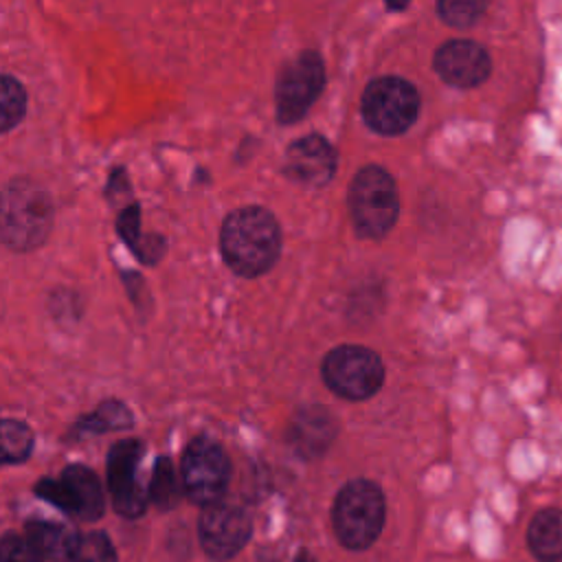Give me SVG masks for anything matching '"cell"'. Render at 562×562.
<instances>
[{
	"instance_id": "6da1fadb",
	"label": "cell",
	"mask_w": 562,
	"mask_h": 562,
	"mask_svg": "<svg viewBox=\"0 0 562 562\" xmlns=\"http://www.w3.org/2000/svg\"><path fill=\"white\" fill-rule=\"evenodd\" d=\"M224 263L239 277L268 272L281 255V226L263 206H241L226 215L220 231Z\"/></svg>"
},
{
	"instance_id": "ffe728a7",
	"label": "cell",
	"mask_w": 562,
	"mask_h": 562,
	"mask_svg": "<svg viewBox=\"0 0 562 562\" xmlns=\"http://www.w3.org/2000/svg\"><path fill=\"white\" fill-rule=\"evenodd\" d=\"M24 112H26V92L15 77L4 72L0 81V130L2 132L13 130L24 119Z\"/></svg>"
},
{
	"instance_id": "cb8c5ba5",
	"label": "cell",
	"mask_w": 562,
	"mask_h": 562,
	"mask_svg": "<svg viewBox=\"0 0 562 562\" xmlns=\"http://www.w3.org/2000/svg\"><path fill=\"white\" fill-rule=\"evenodd\" d=\"M116 231H119V237L130 248H134L138 244V239L143 237V233H140V206L138 204H130V206H123L119 211Z\"/></svg>"
},
{
	"instance_id": "ba28073f",
	"label": "cell",
	"mask_w": 562,
	"mask_h": 562,
	"mask_svg": "<svg viewBox=\"0 0 562 562\" xmlns=\"http://www.w3.org/2000/svg\"><path fill=\"white\" fill-rule=\"evenodd\" d=\"M180 474L184 494L193 503L209 507L220 503L226 492L231 461L217 441L209 437H195L184 448Z\"/></svg>"
},
{
	"instance_id": "52a82bcc",
	"label": "cell",
	"mask_w": 562,
	"mask_h": 562,
	"mask_svg": "<svg viewBox=\"0 0 562 562\" xmlns=\"http://www.w3.org/2000/svg\"><path fill=\"white\" fill-rule=\"evenodd\" d=\"M325 88V64L316 50L294 55L279 72L274 86V110L281 125L301 121Z\"/></svg>"
},
{
	"instance_id": "277c9868",
	"label": "cell",
	"mask_w": 562,
	"mask_h": 562,
	"mask_svg": "<svg viewBox=\"0 0 562 562\" xmlns=\"http://www.w3.org/2000/svg\"><path fill=\"white\" fill-rule=\"evenodd\" d=\"M331 522L338 540L353 551L367 549L384 525L382 490L367 479L349 481L336 496Z\"/></svg>"
},
{
	"instance_id": "7a4b0ae2",
	"label": "cell",
	"mask_w": 562,
	"mask_h": 562,
	"mask_svg": "<svg viewBox=\"0 0 562 562\" xmlns=\"http://www.w3.org/2000/svg\"><path fill=\"white\" fill-rule=\"evenodd\" d=\"M53 200L29 178H13L2 193V241L11 250H33L53 228Z\"/></svg>"
},
{
	"instance_id": "9a60e30c",
	"label": "cell",
	"mask_w": 562,
	"mask_h": 562,
	"mask_svg": "<svg viewBox=\"0 0 562 562\" xmlns=\"http://www.w3.org/2000/svg\"><path fill=\"white\" fill-rule=\"evenodd\" d=\"M24 536L42 558L55 562L70 560L79 540L68 527L48 520H29L24 527Z\"/></svg>"
},
{
	"instance_id": "5b68a950",
	"label": "cell",
	"mask_w": 562,
	"mask_h": 562,
	"mask_svg": "<svg viewBox=\"0 0 562 562\" xmlns=\"http://www.w3.org/2000/svg\"><path fill=\"white\" fill-rule=\"evenodd\" d=\"M419 105L417 88L395 75L371 79L360 101L364 123L380 136L404 134L417 121Z\"/></svg>"
},
{
	"instance_id": "3957f363",
	"label": "cell",
	"mask_w": 562,
	"mask_h": 562,
	"mask_svg": "<svg viewBox=\"0 0 562 562\" xmlns=\"http://www.w3.org/2000/svg\"><path fill=\"white\" fill-rule=\"evenodd\" d=\"M349 217L364 239H382L400 215V193L393 176L380 165L356 171L347 193Z\"/></svg>"
},
{
	"instance_id": "8fae6325",
	"label": "cell",
	"mask_w": 562,
	"mask_h": 562,
	"mask_svg": "<svg viewBox=\"0 0 562 562\" xmlns=\"http://www.w3.org/2000/svg\"><path fill=\"white\" fill-rule=\"evenodd\" d=\"M250 538L248 514L231 503H213L200 516V542L213 560L233 558Z\"/></svg>"
},
{
	"instance_id": "44dd1931",
	"label": "cell",
	"mask_w": 562,
	"mask_h": 562,
	"mask_svg": "<svg viewBox=\"0 0 562 562\" xmlns=\"http://www.w3.org/2000/svg\"><path fill=\"white\" fill-rule=\"evenodd\" d=\"M487 4L479 0H439L437 15L452 29H470L485 13Z\"/></svg>"
},
{
	"instance_id": "484cf974",
	"label": "cell",
	"mask_w": 562,
	"mask_h": 562,
	"mask_svg": "<svg viewBox=\"0 0 562 562\" xmlns=\"http://www.w3.org/2000/svg\"><path fill=\"white\" fill-rule=\"evenodd\" d=\"M294 562H316L307 551H299L296 553V558H294Z\"/></svg>"
},
{
	"instance_id": "7402d4cb",
	"label": "cell",
	"mask_w": 562,
	"mask_h": 562,
	"mask_svg": "<svg viewBox=\"0 0 562 562\" xmlns=\"http://www.w3.org/2000/svg\"><path fill=\"white\" fill-rule=\"evenodd\" d=\"M72 562H116L114 547L103 531H90L79 536L72 551Z\"/></svg>"
},
{
	"instance_id": "e0dca14e",
	"label": "cell",
	"mask_w": 562,
	"mask_h": 562,
	"mask_svg": "<svg viewBox=\"0 0 562 562\" xmlns=\"http://www.w3.org/2000/svg\"><path fill=\"white\" fill-rule=\"evenodd\" d=\"M130 426H132V411L127 408V404L119 400H108V402H101L94 413L81 417L75 424L72 435L77 437L81 432H110V430H121Z\"/></svg>"
},
{
	"instance_id": "d4e9b609",
	"label": "cell",
	"mask_w": 562,
	"mask_h": 562,
	"mask_svg": "<svg viewBox=\"0 0 562 562\" xmlns=\"http://www.w3.org/2000/svg\"><path fill=\"white\" fill-rule=\"evenodd\" d=\"M138 259H143L147 266H154L165 255V239L160 235H143L138 244L132 248Z\"/></svg>"
},
{
	"instance_id": "603a6c76",
	"label": "cell",
	"mask_w": 562,
	"mask_h": 562,
	"mask_svg": "<svg viewBox=\"0 0 562 562\" xmlns=\"http://www.w3.org/2000/svg\"><path fill=\"white\" fill-rule=\"evenodd\" d=\"M2 562H42L44 558L35 551V547L26 540V536L7 533L0 544Z\"/></svg>"
},
{
	"instance_id": "4fadbf2b",
	"label": "cell",
	"mask_w": 562,
	"mask_h": 562,
	"mask_svg": "<svg viewBox=\"0 0 562 562\" xmlns=\"http://www.w3.org/2000/svg\"><path fill=\"white\" fill-rule=\"evenodd\" d=\"M435 72L454 88H476L492 72L490 53L472 40H450L441 44L432 59Z\"/></svg>"
},
{
	"instance_id": "30bf717a",
	"label": "cell",
	"mask_w": 562,
	"mask_h": 562,
	"mask_svg": "<svg viewBox=\"0 0 562 562\" xmlns=\"http://www.w3.org/2000/svg\"><path fill=\"white\" fill-rule=\"evenodd\" d=\"M143 450L145 448L138 439H123L116 441L108 454L110 498L114 509L125 518H138L149 501V494L136 476Z\"/></svg>"
},
{
	"instance_id": "9c48e42d",
	"label": "cell",
	"mask_w": 562,
	"mask_h": 562,
	"mask_svg": "<svg viewBox=\"0 0 562 562\" xmlns=\"http://www.w3.org/2000/svg\"><path fill=\"white\" fill-rule=\"evenodd\" d=\"M35 494L79 520H97L105 507L97 474L81 463L64 468L59 479H40Z\"/></svg>"
},
{
	"instance_id": "5bb4252c",
	"label": "cell",
	"mask_w": 562,
	"mask_h": 562,
	"mask_svg": "<svg viewBox=\"0 0 562 562\" xmlns=\"http://www.w3.org/2000/svg\"><path fill=\"white\" fill-rule=\"evenodd\" d=\"M334 437L336 419L318 404L299 408L288 430V441L292 443V448L307 459L323 454Z\"/></svg>"
},
{
	"instance_id": "ac0fdd59",
	"label": "cell",
	"mask_w": 562,
	"mask_h": 562,
	"mask_svg": "<svg viewBox=\"0 0 562 562\" xmlns=\"http://www.w3.org/2000/svg\"><path fill=\"white\" fill-rule=\"evenodd\" d=\"M147 494H149V501L160 509H171L178 505L180 483L176 479V470L169 457H158V461L154 463Z\"/></svg>"
},
{
	"instance_id": "2e32d148",
	"label": "cell",
	"mask_w": 562,
	"mask_h": 562,
	"mask_svg": "<svg viewBox=\"0 0 562 562\" xmlns=\"http://www.w3.org/2000/svg\"><path fill=\"white\" fill-rule=\"evenodd\" d=\"M527 540L540 562H562V509H542L531 518Z\"/></svg>"
},
{
	"instance_id": "7c38bea8",
	"label": "cell",
	"mask_w": 562,
	"mask_h": 562,
	"mask_svg": "<svg viewBox=\"0 0 562 562\" xmlns=\"http://www.w3.org/2000/svg\"><path fill=\"white\" fill-rule=\"evenodd\" d=\"M338 167L336 149L321 134H307L288 145L283 158V173L303 187H325Z\"/></svg>"
},
{
	"instance_id": "d6986e66",
	"label": "cell",
	"mask_w": 562,
	"mask_h": 562,
	"mask_svg": "<svg viewBox=\"0 0 562 562\" xmlns=\"http://www.w3.org/2000/svg\"><path fill=\"white\" fill-rule=\"evenodd\" d=\"M33 430L20 419H2L0 426V443H2V461L20 463L33 450Z\"/></svg>"
},
{
	"instance_id": "8992f818",
	"label": "cell",
	"mask_w": 562,
	"mask_h": 562,
	"mask_svg": "<svg viewBox=\"0 0 562 562\" xmlns=\"http://www.w3.org/2000/svg\"><path fill=\"white\" fill-rule=\"evenodd\" d=\"M321 375L334 395L360 402L380 391L384 382V362L369 347L338 345L323 358Z\"/></svg>"
}]
</instances>
